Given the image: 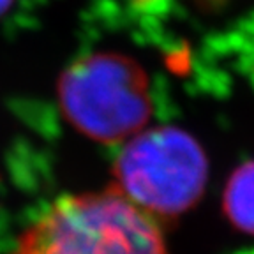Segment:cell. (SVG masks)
Here are the masks:
<instances>
[{"label": "cell", "instance_id": "6da1fadb", "mask_svg": "<svg viewBox=\"0 0 254 254\" xmlns=\"http://www.w3.org/2000/svg\"><path fill=\"white\" fill-rule=\"evenodd\" d=\"M16 254H170L157 221L117 190L55 199L20 238Z\"/></svg>", "mask_w": 254, "mask_h": 254}, {"label": "cell", "instance_id": "7a4b0ae2", "mask_svg": "<svg viewBox=\"0 0 254 254\" xmlns=\"http://www.w3.org/2000/svg\"><path fill=\"white\" fill-rule=\"evenodd\" d=\"M117 186L152 217H175L201 196L206 161L192 138L173 127L138 134L117 161Z\"/></svg>", "mask_w": 254, "mask_h": 254}, {"label": "cell", "instance_id": "3957f363", "mask_svg": "<svg viewBox=\"0 0 254 254\" xmlns=\"http://www.w3.org/2000/svg\"><path fill=\"white\" fill-rule=\"evenodd\" d=\"M60 95L71 122L103 141L136 132L150 110L141 72L120 57H90L72 65Z\"/></svg>", "mask_w": 254, "mask_h": 254}, {"label": "cell", "instance_id": "277c9868", "mask_svg": "<svg viewBox=\"0 0 254 254\" xmlns=\"http://www.w3.org/2000/svg\"><path fill=\"white\" fill-rule=\"evenodd\" d=\"M224 212L233 226L254 235V163L238 168L224 190Z\"/></svg>", "mask_w": 254, "mask_h": 254}, {"label": "cell", "instance_id": "5b68a950", "mask_svg": "<svg viewBox=\"0 0 254 254\" xmlns=\"http://www.w3.org/2000/svg\"><path fill=\"white\" fill-rule=\"evenodd\" d=\"M7 2H9V0H0V9L4 7V5H5V4H7Z\"/></svg>", "mask_w": 254, "mask_h": 254}]
</instances>
